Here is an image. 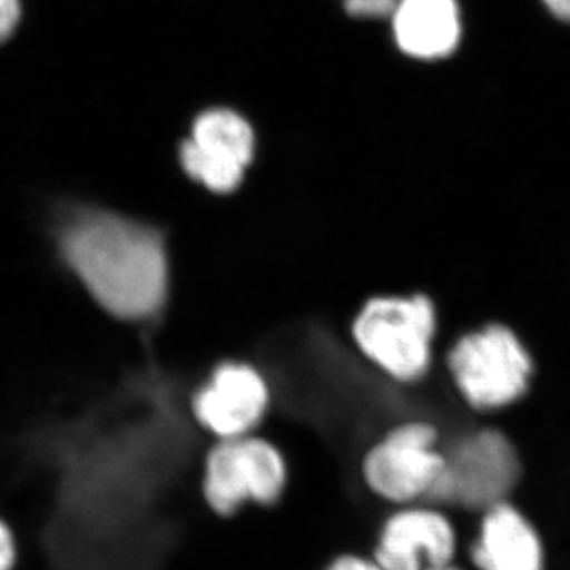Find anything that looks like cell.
I'll use <instances>...</instances> for the list:
<instances>
[{
  "label": "cell",
  "instance_id": "1",
  "mask_svg": "<svg viewBox=\"0 0 570 570\" xmlns=\"http://www.w3.org/2000/svg\"><path fill=\"white\" fill-rule=\"evenodd\" d=\"M49 237L67 281L100 315L142 324L164 312L170 259L156 226L105 204L67 198L52 212Z\"/></svg>",
  "mask_w": 570,
  "mask_h": 570
},
{
  "label": "cell",
  "instance_id": "2",
  "mask_svg": "<svg viewBox=\"0 0 570 570\" xmlns=\"http://www.w3.org/2000/svg\"><path fill=\"white\" fill-rule=\"evenodd\" d=\"M291 463L281 444L250 433L212 441L198 466V499L223 524L284 508L289 497Z\"/></svg>",
  "mask_w": 570,
  "mask_h": 570
},
{
  "label": "cell",
  "instance_id": "3",
  "mask_svg": "<svg viewBox=\"0 0 570 570\" xmlns=\"http://www.w3.org/2000/svg\"><path fill=\"white\" fill-rule=\"evenodd\" d=\"M443 471L441 433L435 424L419 419L387 428L357 460L360 489L376 513L430 502Z\"/></svg>",
  "mask_w": 570,
  "mask_h": 570
},
{
  "label": "cell",
  "instance_id": "4",
  "mask_svg": "<svg viewBox=\"0 0 570 570\" xmlns=\"http://www.w3.org/2000/svg\"><path fill=\"white\" fill-rule=\"evenodd\" d=\"M435 332L438 312L423 293L371 296L351 324L360 354L399 384H415L430 373Z\"/></svg>",
  "mask_w": 570,
  "mask_h": 570
},
{
  "label": "cell",
  "instance_id": "5",
  "mask_svg": "<svg viewBox=\"0 0 570 570\" xmlns=\"http://www.w3.org/2000/svg\"><path fill=\"white\" fill-rule=\"evenodd\" d=\"M444 471L433 489V504L480 515L510 500L521 480L515 444L500 430L483 428L443 446Z\"/></svg>",
  "mask_w": 570,
  "mask_h": 570
},
{
  "label": "cell",
  "instance_id": "6",
  "mask_svg": "<svg viewBox=\"0 0 570 570\" xmlns=\"http://www.w3.org/2000/svg\"><path fill=\"white\" fill-rule=\"evenodd\" d=\"M450 376L469 406L499 410L519 401L532 376V357L502 324L465 334L450 348Z\"/></svg>",
  "mask_w": 570,
  "mask_h": 570
},
{
  "label": "cell",
  "instance_id": "7",
  "mask_svg": "<svg viewBox=\"0 0 570 570\" xmlns=\"http://www.w3.org/2000/svg\"><path fill=\"white\" fill-rule=\"evenodd\" d=\"M460 528L452 511L433 502L379 511L368 527L365 550L384 570H428L460 558Z\"/></svg>",
  "mask_w": 570,
  "mask_h": 570
},
{
  "label": "cell",
  "instance_id": "8",
  "mask_svg": "<svg viewBox=\"0 0 570 570\" xmlns=\"http://www.w3.org/2000/svg\"><path fill=\"white\" fill-rule=\"evenodd\" d=\"M184 175L214 195H232L242 187L256 159V132L236 110L212 108L197 116L181 141Z\"/></svg>",
  "mask_w": 570,
  "mask_h": 570
},
{
  "label": "cell",
  "instance_id": "9",
  "mask_svg": "<svg viewBox=\"0 0 570 570\" xmlns=\"http://www.w3.org/2000/svg\"><path fill=\"white\" fill-rule=\"evenodd\" d=\"M191 415L214 441L258 433L271 410V385L247 362H223L193 393Z\"/></svg>",
  "mask_w": 570,
  "mask_h": 570
},
{
  "label": "cell",
  "instance_id": "10",
  "mask_svg": "<svg viewBox=\"0 0 570 570\" xmlns=\"http://www.w3.org/2000/svg\"><path fill=\"white\" fill-rule=\"evenodd\" d=\"M466 560L471 570H547L538 527L511 500L476 515Z\"/></svg>",
  "mask_w": 570,
  "mask_h": 570
},
{
  "label": "cell",
  "instance_id": "11",
  "mask_svg": "<svg viewBox=\"0 0 570 570\" xmlns=\"http://www.w3.org/2000/svg\"><path fill=\"white\" fill-rule=\"evenodd\" d=\"M390 17L404 55L443 60L460 47L463 24L458 0H399Z\"/></svg>",
  "mask_w": 570,
  "mask_h": 570
},
{
  "label": "cell",
  "instance_id": "12",
  "mask_svg": "<svg viewBox=\"0 0 570 570\" xmlns=\"http://www.w3.org/2000/svg\"><path fill=\"white\" fill-rule=\"evenodd\" d=\"M313 570H384L360 544H345L318 561Z\"/></svg>",
  "mask_w": 570,
  "mask_h": 570
},
{
  "label": "cell",
  "instance_id": "13",
  "mask_svg": "<svg viewBox=\"0 0 570 570\" xmlns=\"http://www.w3.org/2000/svg\"><path fill=\"white\" fill-rule=\"evenodd\" d=\"M399 0H343L346 11L356 17H390Z\"/></svg>",
  "mask_w": 570,
  "mask_h": 570
},
{
  "label": "cell",
  "instance_id": "14",
  "mask_svg": "<svg viewBox=\"0 0 570 570\" xmlns=\"http://www.w3.org/2000/svg\"><path fill=\"white\" fill-rule=\"evenodd\" d=\"M21 16V0H0V45H4L16 33Z\"/></svg>",
  "mask_w": 570,
  "mask_h": 570
},
{
  "label": "cell",
  "instance_id": "15",
  "mask_svg": "<svg viewBox=\"0 0 570 570\" xmlns=\"http://www.w3.org/2000/svg\"><path fill=\"white\" fill-rule=\"evenodd\" d=\"M17 566V539L10 524L0 517V570H13Z\"/></svg>",
  "mask_w": 570,
  "mask_h": 570
},
{
  "label": "cell",
  "instance_id": "16",
  "mask_svg": "<svg viewBox=\"0 0 570 570\" xmlns=\"http://www.w3.org/2000/svg\"><path fill=\"white\" fill-rule=\"evenodd\" d=\"M547 16L561 24H570V0H538Z\"/></svg>",
  "mask_w": 570,
  "mask_h": 570
},
{
  "label": "cell",
  "instance_id": "17",
  "mask_svg": "<svg viewBox=\"0 0 570 570\" xmlns=\"http://www.w3.org/2000/svg\"><path fill=\"white\" fill-rule=\"evenodd\" d=\"M428 570H471V569H466V567L460 566V563H452V566L435 567V569H428Z\"/></svg>",
  "mask_w": 570,
  "mask_h": 570
}]
</instances>
